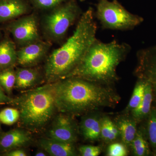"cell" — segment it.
<instances>
[{
    "label": "cell",
    "mask_w": 156,
    "mask_h": 156,
    "mask_svg": "<svg viewBox=\"0 0 156 156\" xmlns=\"http://www.w3.org/2000/svg\"><path fill=\"white\" fill-rule=\"evenodd\" d=\"M97 29L94 11L89 8L81 15L72 35L47 58L44 72L48 83L67 77L75 69L96 39Z\"/></svg>",
    "instance_id": "cell-1"
},
{
    "label": "cell",
    "mask_w": 156,
    "mask_h": 156,
    "mask_svg": "<svg viewBox=\"0 0 156 156\" xmlns=\"http://www.w3.org/2000/svg\"><path fill=\"white\" fill-rule=\"evenodd\" d=\"M53 83L57 111L69 115L112 106L119 99L101 84L82 78L70 77Z\"/></svg>",
    "instance_id": "cell-2"
},
{
    "label": "cell",
    "mask_w": 156,
    "mask_h": 156,
    "mask_svg": "<svg viewBox=\"0 0 156 156\" xmlns=\"http://www.w3.org/2000/svg\"><path fill=\"white\" fill-rule=\"evenodd\" d=\"M130 50L126 43L115 40L105 43L96 38L80 64L66 78H82L100 84L111 83L118 79L117 66Z\"/></svg>",
    "instance_id": "cell-3"
},
{
    "label": "cell",
    "mask_w": 156,
    "mask_h": 156,
    "mask_svg": "<svg viewBox=\"0 0 156 156\" xmlns=\"http://www.w3.org/2000/svg\"><path fill=\"white\" fill-rule=\"evenodd\" d=\"M11 104L19 110L21 126L34 132L47 126L57 111L53 83L28 90Z\"/></svg>",
    "instance_id": "cell-4"
},
{
    "label": "cell",
    "mask_w": 156,
    "mask_h": 156,
    "mask_svg": "<svg viewBox=\"0 0 156 156\" xmlns=\"http://www.w3.org/2000/svg\"><path fill=\"white\" fill-rule=\"evenodd\" d=\"M48 11L41 22L44 35L50 42L62 40L69 27L82 14L76 0H68Z\"/></svg>",
    "instance_id": "cell-5"
},
{
    "label": "cell",
    "mask_w": 156,
    "mask_h": 156,
    "mask_svg": "<svg viewBox=\"0 0 156 156\" xmlns=\"http://www.w3.org/2000/svg\"><path fill=\"white\" fill-rule=\"evenodd\" d=\"M95 15L102 28L106 29L129 30L143 21L142 17L131 14L117 0H98Z\"/></svg>",
    "instance_id": "cell-6"
},
{
    "label": "cell",
    "mask_w": 156,
    "mask_h": 156,
    "mask_svg": "<svg viewBox=\"0 0 156 156\" xmlns=\"http://www.w3.org/2000/svg\"><path fill=\"white\" fill-rule=\"evenodd\" d=\"M39 20L34 13H30L10 21L6 30L13 37L19 48L42 40Z\"/></svg>",
    "instance_id": "cell-7"
},
{
    "label": "cell",
    "mask_w": 156,
    "mask_h": 156,
    "mask_svg": "<svg viewBox=\"0 0 156 156\" xmlns=\"http://www.w3.org/2000/svg\"><path fill=\"white\" fill-rule=\"evenodd\" d=\"M137 57L138 63L135 73L139 79L150 84L153 101L156 104V45L139 50Z\"/></svg>",
    "instance_id": "cell-8"
},
{
    "label": "cell",
    "mask_w": 156,
    "mask_h": 156,
    "mask_svg": "<svg viewBox=\"0 0 156 156\" xmlns=\"http://www.w3.org/2000/svg\"><path fill=\"white\" fill-rule=\"evenodd\" d=\"M77 134V127L70 115L60 112L53 119L47 137L74 144Z\"/></svg>",
    "instance_id": "cell-9"
},
{
    "label": "cell",
    "mask_w": 156,
    "mask_h": 156,
    "mask_svg": "<svg viewBox=\"0 0 156 156\" xmlns=\"http://www.w3.org/2000/svg\"><path fill=\"white\" fill-rule=\"evenodd\" d=\"M51 42L41 40L17 50V64L21 67H34L48 55Z\"/></svg>",
    "instance_id": "cell-10"
},
{
    "label": "cell",
    "mask_w": 156,
    "mask_h": 156,
    "mask_svg": "<svg viewBox=\"0 0 156 156\" xmlns=\"http://www.w3.org/2000/svg\"><path fill=\"white\" fill-rule=\"evenodd\" d=\"M32 10L28 0H0V23L30 14Z\"/></svg>",
    "instance_id": "cell-11"
},
{
    "label": "cell",
    "mask_w": 156,
    "mask_h": 156,
    "mask_svg": "<svg viewBox=\"0 0 156 156\" xmlns=\"http://www.w3.org/2000/svg\"><path fill=\"white\" fill-rule=\"evenodd\" d=\"M31 135L29 131L16 128L0 135V152L9 151L25 147L30 144Z\"/></svg>",
    "instance_id": "cell-12"
},
{
    "label": "cell",
    "mask_w": 156,
    "mask_h": 156,
    "mask_svg": "<svg viewBox=\"0 0 156 156\" xmlns=\"http://www.w3.org/2000/svg\"><path fill=\"white\" fill-rule=\"evenodd\" d=\"M38 144L43 150L51 156L76 155L75 148L73 144L62 142L47 137L39 140Z\"/></svg>",
    "instance_id": "cell-13"
},
{
    "label": "cell",
    "mask_w": 156,
    "mask_h": 156,
    "mask_svg": "<svg viewBox=\"0 0 156 156\" xmlns=\"http://www.w3.org/2000/svg\"><path fill=\"white\" fill-rule=\"evenodd\" d=\"M15 42L6 36L0 40V71L17 64V50Z\"/></svg>",
    "instance_id": "cell-14"
},
{
    "label": "cell",
    "mask_w": 156,
    "mask_h": 156,
    "mask_svg": "<svg viewBox=\"0 0 156 156\" xmlns=\"http://www.w3.org/2000/svg\"><path fill=\"white\" fill-rule=\"evenodd\" d=\"M41 76L38 70L34 67H21L16 70V81L14 87L25 90L35 86Z\"/></svg>",
    "instance_id": "cell-15"
},
{
    "label": "cell",
    "mask_w": 156,
    "mask_h": 156,
    "mask_svg": "<svg viewBox=\"0 0 156 156\" xmlns=\"http://www.w3.org/2000/svg\"><path fill=\"white\" fill-rule=\"evenodd\" d=\"M101 119L94 115H87L82 119L80 129L86 140L94 141L101 137Z\"/></svg>",
    "instance_id": "cell-16"
},
{
    "label": "cell",
    "mask_w": 156,
    "mask_h": 156,
    "mask_svg": "<svg viewBox=\"0 0 156 156\" xmlns=\"http://www.w3.org/2000/svg\"><path fill=\"white\" fill-rule=\"evenodd\" d=\"M146 83L144 95L137 107L131 112L132 117L136 122H139L147 117L151 109L153 93L150 84Z\"/></svg>",
    "instance_id": "cell-17"
},
{
    "label": "cell",
    "mask_w": 156,
    "mask_h": 156,
    "mask_svg": "<svg viewBox=\"0 0 156 156\" xmlns=\"http://www.w3.org/2000/svg\"><path fill=\"white\" fill-rule=\"evenodd\" d=\"M136 123L133 118H123L119 120L116 124L122 140L126 146H131L136 136L137 131Z\"/></svg>",
    "instance_id": "cell-18"
},
{
    "label": "cell",
    "mask_w": 156,
    "mask_h": 156,
    "mask_svg": "<svg viewBox=\"0 0 156 156\" xmlns=\"http://www.w3.org/2000/svg\"><path fill=\"white\" fill-rule=\"evenodd\" d=\"M120 135V132L116 124L108 117L101 119V137L107 142L115 140Z\"/></svg>",
    "instance_id": "cell-19"
},
{
    "label": "cell",
    "mask_w": 156,
    "mask_h": 156,
    "mask_svg": "<svg viewBox=\"0 0 156 156\" xmlns=\"http://www.w3.org/2000/svg\"><path fill=\"white\" fill-rule=\"evenodd\" d=\"M14 67L9 68L0 71V85L9 95L11 94L15 86L16 70Z\"/></svg>",
    "instance_id": "cell-20"
},
{
    "label": "cell",
    "mask_w": 156,
    "mask_h": 156,
    "mask_svg": "<svg viewBox=\"0 0 156 156\" xmlns=\"http://www.w3.org/2000/svg\"><path fill=\"white\" fill-rule=\"evenodd\" d=\"M130 146L132 148L134 155L144 156L148 155L149 154L148 144L141 131H137Z\"/></svg>",
    "instance_id": "cell-21"
},
{
    "label": "cell",
    "mask_w": 156,
    "mask_h": 156,
    "mask_svg": "<svg viewBox=\"0 0 156 156\" xmlns=\"http://www.w3.org/2000/svg\"><path fill=\"white\" fill-rule=\"evenodd\" d=\"M146 83L144 80L139 79L135 85L132 96L126 108L127 112H131L137 107L144 95Z\"/></svg>",
    "instance_id": "cell-22"
},
{
    "label": "cell",
    "mask_w": 156,
    "mask_h": 156,
    "mask_svg": "<svg viewBox=\"0 0 156 156\" xmlns=\"http://www.w3.org/2000/svg\"><path fill=\"white\" fill-rule=\"evenodd\" d=\"M147 134L149 141L154 151H156V108H151L148 116Z\"/></svg>",
    "instance_id": "cell-23"
},
{
    "label": "cell",
    "mask_w": 156,
    "mask_h": 156,
    "mask_svg": "<svg viewBox=\"0 0 156 156\" xmlns=\"http://www.w3.org/2000/svg\"><path fill=\"white\" fill-rule=\"evenodd\" d=\"M20 119V112L17 108H7L0 112V122L8 126L17 122Z\"/></svg>",
    "instance_id": "cell-24"
},
{
    "label": "cell",
    "mask_w": 156,
    "mask_h": 156,
    "mask_svg": "<svg viewBox=\"0 0 156 156\" xmlns=\"http://www.w3.org/2000/svg\"><path fill=\"white\" fill-rule=\"evenodd\" d=\"M35 9L42 11H50L68 0H28Z\"/></svg>",
    "instance_id": "cell-25"
},
{
    "label": "cell",
    "mask_w": 156,
    "mask_h": 156,
    "mask_svg": "<svg viewBox=\"0 0 156 156\" xmlns=\"http://www.w3.org/2000/svg\"><path fill=\"white\" fill-rule=\"evenodd\" d=\"M107 155L109 156H126L128 155L126 146L120 143L112 144L108 149Z\"/></svg>",
    "instance_id": "cell-26"
},
{
    "label": "cell",
    "mask_w": 156,
    "mask_h": 156,
    "mask_svg": "<svg viewBox=\"0 0 156 156\" xmlns=\"http://www.w3.org/2000/svg\"><path fill=\"white\" fill-rule=\"evenodd\" d=\"M79 151L83 156H97L101 152V149L95 146L83 145L79 148Z\"/></svg>",
    "instance_id": "cell-27"
},
{
    "label": "cell",
    "mask_w": 156,
    "mask_h": 156,
    "mask_svg": "<svg viewBox=\"0 0 156 156\" xmlns=\"http://www.w3.org/2000/svg\"><path fill=\"white\" fill-rule=\"evenodd\" d=\"M3 155L6 156H27V154L24 150L21 148H18L5 152L3 154Z\"/></svg>",
    "instance_id": "cell-28"
},
{
    "label": "cell",
    "mask_w": 156,
    "mask_h": 156,
    "mask_svg": "<svg viewBox=\"0 0 156 156\" xmlns=\"http://www.w3.org/2000/svg\"><path fill=\"white\" fill-rule=\"evenodd\" d=\"M3 88L0 85V105L12 103L13 98L7 96L3 90Z\"/></svg>",
    "instance_id": "cell-29"
},
{
    "label": "cell",
    "mask_w": 156,
    "mask_h": 156,
    "mask_svg": "<svg viewBox=\"0 0 156 156\" xmlns=\"http://www.w3.org/2000/svg\"><path fill=\"white\" fill-rule=\"evenodd\" d=\"M35 155L36 156H47V155L46 154V153H44V152L38 151L36 153Z\"/></svg>",
    "instance_id": "cell-30"
},
{
    "label": "cell",
    "mask_w": 156,
    "mask_h": 156,
    "mask_svg": "<svg viewBox=\"0 0 156 156\" xmlns=\"http://www.w3.org/2000/svg\"><path fill=\"white\" fill-rule=\"evenodd\" d=\"M2 38V31H1V28H0V40Z\"/></svg>",
    "instance_id": "cell-31"
},
{
    "label": "cell",
    "mask_w": 156,
    "mask_h": 156,
    "mask_svg": "<svg viewBox=\"0 0 156 156\" xmlns=\"http://www.w3.org/2000/svg\"><path fill=\"white\" fill-rule=\"evenodd\" d=\"M79 1H80V2H84L85 0H79Z\"/></svg>",
    "instance_id": "cell-32"
},
{
    "label": "cell",
    "mask_w": 156,
    "mask_h": 156,
    "mask_svg": "<svg viewBox=\"0 0 156 156\" xmlns=\"http://www.w3.org/2000/svg\"><path fill=\"white\" fill-rule=\"evenodd\" d=\"M1 124H0V131H1Z\"/></svg>",
    "instance_id": "cell-33"
},
{
    "label": "cell",
    "mask_w": 156,
    "mask_h": 156,
    "mask_svg": "<svg viewBox=\"0 0 156 156\" xmlns=\"http://www.w3.org/2000/svg\"><path fill=\"white\" fill-rule=\"evenodd\" d=\"M113 1H116V0H113Z\"/></svg>",
    "instance_id": "cell-34"
}]
</instances>
